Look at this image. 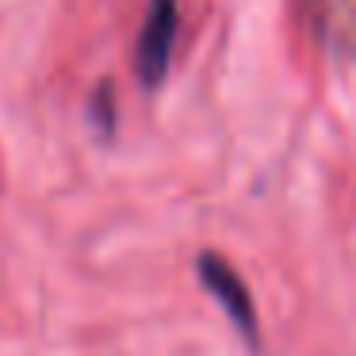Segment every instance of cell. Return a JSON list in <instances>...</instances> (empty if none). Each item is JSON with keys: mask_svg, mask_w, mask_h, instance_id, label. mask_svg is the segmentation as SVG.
Masks as SVG:
<instances>
[{"mask_svg": "<svg viewBox=\"0 0 356 356\" xmlns=\"http://www.w3.org/2000/svg\"><path fill=\"white\" fill-rule=\"evenodd\" d=\"M180 24H184V0H146L142 24L134 31V47H131L134 81L146 92H154L169 81L180 42Z\"/></svg>", "mask_w": 356, "mask_h": 356, "instance_id": "cell-1", "label": "cell"}, {"mask_svg": "<svg viewBox=\"0 0 356 356\" xmlns=\"http://www.w3.org/2000/svg\"><path fill=\"white\" fill-rule=\"evenodd\" d=\"M195 276L207 287V295L222 307V314L234 322V330L245 337L249 348H261V322H257V302L249 295L245 280L230 268V261H222L218 253H200L195 257Z\"/></svg>", "mask_w": 356, "mask_h": 356, "instance_id": "cell-2", "label": "cell"}, {"mask_svg": "<svg viewBox=\"0 0 356 356\" xmlns=\"http://www.w3.org/2000/svg\"><path fill=\"white\" fill-rule=\"evenodd\" d=\"M310 42L337 62H356V0H295Z\"/></svg>", "mask_w": 356, "mask_h": 356, "instance_id": "cell-3", "label": "cell"}, {"mask_svg": "<svg viewBox=\"0 0 356 356\" xmlns=\"http://www.w3.org/2000/svg\"><path fill=\"white\" fill-rule=\"evenodd\" d=\"M88 119H92V127H100L104 134L115 127V100H111V88L108 85L92 96V104H88Z\"/></svg>", "mask_w": 356, "mask_h": 356, "instance_id": "cell-4", "label": "cell"}]
</instances>
